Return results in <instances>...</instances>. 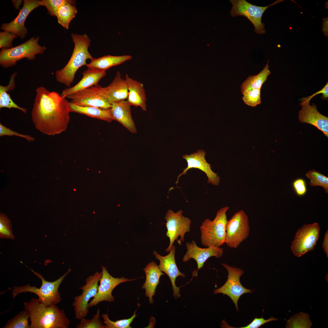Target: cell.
Listing matches in <instances>:
<instances>
[{
  "instance_id": "obj_9",
  "label": "cell",
  "mask_w": 328,
  "mask_h": 328,
  "mask_svg": "<svg viewBox=\"0 0 328 328\" xmlns=\"http://www.w3.org/2000/svg\"><path fill=\"white\" fill-rule=\"evenodd\" d=\"M183 211L179 210L174 213L169 210L166 213L165 218L166 221V226L167 231V236L169 239V244L165 250L167 252L170 251L175 240L179 245L184 241L185 234L190 231V219L183 216Z\"/></svg>"
},
{
  "instance_id": "obj_15",
  "label": "cell",
  "mask_w": 328,
  "mask_h": 328,
  "mask_svg": "<svg viewBox=\"0 0 328 328\" xmlns=\"http://www.w3.org/2000/svg\"><path fill=\"white\" fill-rule=\"evenodd\" d=\"M206 152L203 150H198L196 152L192 153L190 155L186 154L182 156L187 163V166L183 169V172L177 176L176 183H178L179 177L182 175H186L187 172L192 168L199 169L206 174L208 178L207 183L214 186H217L220 183V177L217 174L211 170L210 164L208 163L205 158Z\"/></svg>"
},
{
  "instance_id": "obj_25",
  "label": "cell",
  "mask_w": 328,
  "mask_h": 328,
  "mask_svg": "<svg viewBox=\"0 0 328 328\" xmlns=\"http://www.w3.org/2000/svg\"><path fill=\"white\" fill-rule=\"evenodd\" d=\"M132 58L130 55L113 56H105L98 58L93 57L86 66L88 70L98 72H105L109 68L120 64Z\"/></svg>"
},
{
  "instance_id": "obj_26",
  "label": "cell",
  "mask_w": 328,
  "mask_h": 328,
  "mask_svg": "<svg viewBox=\"0 0 328 328\" xmlns=\"http://www.w3.org/2000/svg\"><path fill=\"white\" fill-rule=\"evenodd\" d=\"M69 105L71 112L83 114L108 122H110L114 120L111 115V108L104 109L94 107L80 106L70 102H69Z\"/></svg>"
},
{
  "instance_id": "obj_42",
  "label": "cell",
  "mask_w": 328,
  "mask_h": 328,
  "mask_svg": "<svg viewBox=\"0 0 328 328\" xmlns=\"http://www.w3.org/2000/svg\"><path fill=\"white\" fill-rule=\"evenodd\" d=\"M328 231L327 230L325 233L324 237V240L323 242L322 247L323 248L326 255L327 257L328 256Z\"/></svg>"
},
{
  "instance_id": "obj_35",
  "label": "cell",
  "mask_w": 328,
  "mask_h": 328,
  "mask_svg": "<svg viewBox=\"0 0 328 328\" xmlns=\"http://www.w3.org/2000/svg\"><path fill=\"white\" fill-rule=\"evenodd\" d=\"M77 328H104L102 320L100 319V310L98 308L97 313L94 315L91 319H86L83 318L80 319V323L77 325Z\"/></svg>"
},
{
  "instance_id": "obj_27",
  "label": "cell",
  "mask_w": 328,
  "mask_h": 328,
  "mask_svg": "<svg viewBox=\"0 0 328 328\" xmlns=\"http://www.w3.org/2000/svg\"><path fill=\"white\" fill-rule=\"evenodd\" d=\"M268 62L269 61L263 69L258 74L249 76L243 82L241 86L242 94L252 90L261 88L268 77L271 74L269 69Z\"/></svg>"
},
{
  "instance_id": "obj_3",
  "label": "cell",
  "mask_w": 328,
  "mask_h": 328,
  "mask_svg": "<svg viewBox=\"0 0 328 328\" xmlns=\"http://www.w3.org/2000/svg\"><path fill=\"white\" fill-rule=\"evenodd\" d=\"M71 36L74 45L72 54L66 65L56 72L57 81L68 87L73 83L78 69L86 66L87 59L93 58L88 50L91 40L87 35L72 33Z\"/></svg>"
},
{
  "instance_id": "obj_6",
  "label": "cell",
  "mask_w": 328,
  "mask_h": 328,
  "mask_svg": "<svg viewBox=\"0 0 328 328\" xmlns=\"http://www.w3.org/2000/svg\"><path fill=\"white\" fill-rule=\"evenodd\" d=\"M39 36L32 37L25 42L9 49H2L0 52V65L4 68L12 67L17 61L26 58L29 60L35 59L36 56L43 53L46 48L38 43Z\"/></svg>"
},
{
  "instance_id": "obj_36",
  "label": "cell",
  "mask_w": 328,
  "mask_h": 328,
  "mask_svg": "<svg viewBox=\"0 0 328 328\" xmlns=\"http://www.w3.org/2000/svg\"><path fill=\"white\" fill-rule=\"evenodd\" d=\"M261 89H255L244 94L242 99L244 104L255 107L261 103Z\"/></svg>"
},
{
  "instance_id": "obj_20",
  "label": "cell",
  "mask_w": 328,
  "mask_h": 328,
  "mask_svg": "<svg viewBox=\"0 0 328 328\" xmlns=\"http://www.w3.org/2000/svg\"><path fill=\"white\" fill-rule=\"evenodd\" d=\"M131 106L127 100L113 103L111 114L114 120L120 123L132 133H136L137 129L132 117Z\"/></svg>"
},
{
  "instance_id": "obj_17",
  "label": "cell",
  "mask_w": 328,
  "mask_h": 328,
  "mask_svg": "<svg viewBox=\"0 0 328 328\" xmlns=\"http://www.w3.org/2000/svg\"><path fill=\"white\" fill-rule=\"evenodd\" d=\"M176 248L173 245L169 253L165 256H162L154 251L153 254L156 259L159 260L160 263L158 266L161 271L169 277L172 284L173 291V296L175 299L181 297L179 293L180 287H177L175 284L176 278L178 276L185 277V274L181 272L176 265L175 259Z\"/></svg>"
},
{
  "instance_id": "obj_21",
  "label": "cell",
  "mask_w": 328,
  "mask_h": 328,
  "mask_svg": "<svg viewBox=\"0 0 328 328\" xmlns=\"http://www.w3.org/2000/svg\"><path fill=\"white\" fill-rule=\"evenodd\" d=\"M105 97L111 104L127 98L128 90L125 79H122L119 71L117 72L111 83L104 87Z\"/></svg>"
},
{
  "instance_id": "obj_16",
  "label": "cell",
  "mask_w": 328,
  "mask_h": 328,
  "mask_svg": "<svg viewBox=\"0 0 328 328\" xmlns=\"http://www.w3.org/2000/svg\"><path fill=\"white\" fill-rule=\"evenodd\" d=\"M40 5L39 0H24L23 6L17 17L9 23L1 24V29L15 33L21 39H24L28 33L25 26L26 19L32 10Z\"/></svg>"
},
{
  "instance_id": "obj_7",
  "label": "cell",
  "mask_w": 328,
  "mask_h": 328,
  "mask_svg": "<svg viewBox=\"0 0 328 328\" xmlns=\"http://www.w3.org/2000/svg\"><path fill=\"white\" fill-rule=\"evenodd\" d=\"M225 243L229 247L236 248L249 236L250 233L248 217L242 210L236 212L226 226Z\"/></svg>"
},
{
  "instance_id": "obj_18",
  "label": "cell",
  "mask_w": 328,
  "mask_h": 328,
  "mask_svg": "<svg viewBox=\"0 0 328 328\" xmlns=\"http://www.w3.org/2000/svg\"><path fill=\"white\" fill-rule=\"evenodd\" d=\"M186 245L187 251L183 256V261L186 262L192 258L196 261L197 269L193 273L194 276H197L199 270L203 268L204 263L209 258L213 256L220 258L223 253V248L213 247L201 248L198 247L193 240L191 243L187 242Z\"/></svg>"
},
{
  "instance_id": "obj_41",
  "label": "cell",
  "mask_w": 328,
  "mask_h": 328,
  "mask_svg": "<svg viewBox=\"0 0 328 328\" xmlns=\"http://www.w3.org/2000/svg\"><path fill=\"white\" fill-rule=\"evenodd\" d=\"M278 320V319L271 317L270 318L265 319L263 317L261 318H255L247 326H244L238 327L239 328H258L267 323L273 321Z\"/></svg>"
},
{
  "instance_id": "obj_8",
  "label": "cell",
  "mask_w": 328,
  "mask_h": 328,
  "mask_svg": "<svg viewBox=\"0 0 328 328\" xmlns=\"http://www.w3.org/2000/svg\"><path fill=\"white\" fill-rule=\"evenodd\" d=\"M278 0L271 4L265 7L253 5L245 0H231L233 6L230 12L231 16H244L247 18L255 27V31L258 34L265 33V24L261 22L263 14L269 7L284 1Z\"/></svg>"
},
{
  "instance_id": "obj_1",
  "label": "cell",
  "mask_w": 328,
  "mask_h": 328,
  "mask_svg": "<svg viewBox=\"0 0 328 328\" xmlns=\"http://www.w3.org/2000/svg\"><path fill=\"white\" fill-rule=\"evenodd\" d=\"M31 114L36 128L43 134L54 136L65 131L71 112L66 97L50 92L43 86L36 90Z\"/></svg>"
},
{
  "instance_id": "obj_13",
  "label": "cell",
  "mask_w": 328,
  "mask_h": 328,
  "mask_svg": "<svg viewBox=\"0 0 328 328\" xmlns=\"http://www.w3.org/2000/svg\"><path fill=\"white\" fill-rule=\"evenodd\" d=\"M222 264L228 272V278L222 286L214 291V293H222L224 295L228 296L234 303L236 310L238 311L237 302L240 297L245 293H251L253 292L244 287L240 282V277L244 273L243 269L230 266L225 263Z\"/></svg>"
},
{
  "instance_id": "obj_37",
  "label": "cell",
  "mask_w": 328,
  "mask_h": 328,
  "mask_svg": "<svg viewBox=\"0 0 328 328\" xmlns=\"http://www.w3.org/2000/svg\"><path fill=\"white\" fill-rule=\"evenodd\" d=\"M18 36L15 33L6 31L0 32V48L8 49L12 48V42Z\"/></svg>"
},
{
  "instance_id": "obj_11",
  "label": "cell",
  "mask_w": 328,
  "mask_h": 328,
  "mask_svg": "<svg viewBox=\"0 0 328 328\" xmlns=\"http://www.w3.org/2000/svg\"><path fill=\"white\" fill-rule=\"evenodd\" d=\"M102 276V272H96L86 279V284L79 288L82 290V294L74 297L72 305L74 307L75 318L80 319L86 316L89 313L88 302L96 296L98 289V284Z\"/></svg>"
},
{
  "instance_id": "obj_10",
  "label": "cell",
  "mask_w": 328,
  "mask_h": 328,
  "mask_svg": "<svg viewBox=\"0 0 328 328\" xmlns=\"http://www.w3.org/2000/svg\"><path fill=\"white\" fill-rule=\"evenodd\" d=\"M320 227L317 223L304 224L297 231L291 245L294 255L299 257L313 250L318 239Z\"/></svg>"
},
{
  "instance_id": "obj_30",
  "label": "cell",
  "mask_w": 328,
  "mask_h": 328,
  "mask_svg": "<svg viewBox=\"0 0 328 328\" xmlns=\"http://www.w3.org/2000/svg\"><path fill=\"white\" fill-rule=\"evenodd\" d=\"M29 313L26 310L19 312L13 318L8 320L4 328H29L28 319Z\"/></svg>"
},
{
  "instance_id": "obj_33",
  "label": "cell",
  "mask_w": 328,
  "mask_h": 328,
  "mask_svg": "<svg viewBox=\"0 0 328 328\" xmlns=\"http://www.w3.org/2000/svg\"><path fill=\"white\" fill-rule=\"evenodd\" d=\"M75 1L69 0H42L40 1V5L45 7L48 13L51 16L56 17V13L58 8L66 3L73 5L75 4Z\"/></svg>"
},
{
  "instance_id": "obj_5",
  "label": "cell",
  "mask_w": 328,
  "mask_h": 328,
  "mask_svg": "<svg viewBox=\"0 0 328 328\" xmlns=\"http://www.w3.org/2000/svg\"><path fill=\"white\" fill-rule=\"evenodd\" d=\"M228 206L223 207L217 213L214 219H206L200 227L201 242L204 246L219 248L225 243L226 213Z\"/></svg>"
},
{
  "instance_id": "obj_4",
  "label": "cell",
  "mask_w": 328,
  "mask_h": 328,
  "mask_svg": "<svg viewBox=\"0 0 328 328\" xmlns=\"http://www.w3.org/2000/svg\"><path fill=\"white\" fill-rule=\"evenodd\" d=\"M29 269L41 279L42 284L41 287L38 288L35 286H31L29 284L19 287H14L12 291L13 298H15L20 293L30 292L38 296L39 302L47 306L59 303L61 298L58 291L59 287L66 276L71 271V269L69 268L64 275L52 282L46 281L41 274Z\"/></svg>"
},
{
  "instance_id": "obj_43",
  "label": "cell",
  "mask_w": 328,
  "mask_h": 328,
  "mask_svg": "<svg viewBox=\"0 0 328 328\" xmlns=\"http://www.w3.org/2000/svg\"><path fill=\"white\" fill-rule=\"evenodd\" d=\"M15 9H19V6L22 2V0H12Z\"/></svg>"
},
{
  "instance_id": "obj_24",
  "label": "cell",
  "mask_w": 328,
  "mask_h": 328,
  "mask_svg": "<svg viewBox=\"0 0 328 328\" xmlns=\"http://www.w3.org/2000/svg\"><path fill=\"white\" fill-rule=\"evenodd\" d=\"M106 74V72H98L87 69L82 73V78L78 83L72 87L65 88L61 95L67 98L68 96L77 92L97 85Z\"/></svg>"
},
{
  "instance_id": "obj_31",
  "label": "cell",
  "mask_w": 328,
  "mask_h": 328,
  "mask_svg": "<svg viewBox=\"0 0 328 328\" xmlns=\"http://www.w3.org/2000/svg\"><path fill=\"white\" fill-rule=\"evenodd\" d=\"M305 176L310 179L309 184L312 186H320L328 193V178L315 170H309Z\"/></svg>"
},
{
  "instance_id": "obj_12",
  "label": "cell",
  "mask_w": 328,
  "mask_h": 328,
  "mask_svg": "<svg viewBox=\"0 0 328 328\" xmlns=\"http://www.w3.org/2000/svg\"><path fill=\"white\" fill-rule=\"evenodd\" d=\"M70 103L82 107L110 108L111 104L104 94V87L97 84L68 96Z\"/></svg>"
},
{
  "instance_id": "obj_39",
  "label": "cell",
  "mask_w": 328,
  "mask_h": 328,
  "mask_svg": "<svg viewBox=\"0 0 328 328\" xmlns=\"http://www.w3.org/2000/svg\"><path fill=\"white\" fill-rule=\"evenodd\" d=\"M292 186L298 195L302 196L306 193L307 191L306 184L303 179L299 178L296 179L293 182Z\"/></svg>"
},
{
  "instance_id": "obj_14",
  "label": "cell",
  "mask_w": 328,
  "mask_h": 328,
  "mask_svg": "<svg viewBox=\"0 0 328 328\" xmlns=\"http://www.w3.org/2000/svg\"><path fill=\"white\" fill-rule=\"evenodd\" d=\"M102 276L100 280L97 292L93 299L89 303V308L95 306L99 303L106 301L111 302L114 301L112 294L114 289L122 283L132 281L138 279H128L123 277L121 278H114L108 272L106 268L102 266Z\"/></svg>"
},
{
  "instance_id": "obj_38",
  "label": "cell",
  "mask_w": 328,
  "mask_h": 328,
  "mask_svg": "<svg viewBox=\"0 0 328 328\" xmlns=\"http://www.w3.org/2000/svg\"><path fill=\"white\" fill-rule=\"evenodd\" d=\"M5 135L9 136L15 135L23 138L30 142L35 140V138L30 135L20 134L16 132L13 131L9 128H7L0 123V136H2Z\"/></svg>"
},
{
  "instance_id": "obj_34",
  "label": "cell",
  "mask_w": 328,
  "mask_h": 328,
  "mask_svg": "<svg viewBox=\"0 0 328 328\" xmlns=\"http://www.w3.org/2000/svg\"><path fill=\"white\" fill-rule=\"evenodd\" d=\"M0 237L12 240L14 239V236L12 230L11 222L4 214L0 213Z\"/></svg>"
},
{
  "instance_id": "obj_29",
  "label": "cell",
  "mask_w": 328,
  "mask_h": 328,
  "mask_svg": "<svg viewBox=\"0 0 328 328\" xmlns=\"http://www.w3.org/2000/svg\"><path fill=\"white\" fill-rule=\"evenodd\" d=\"M77 13V9L74 5L68 3L64 4L57 11L58 22L64 28L68 29L70 22L75 17Z\"/></svg>"
},
{
  "instance_id": "obj_32",
  "label": "cell",
  "mask_w": 328,
  "mask_h": 328,
  "mask_svg": "<svg viewBox=\"0 0 328 328\" xmlns=\"http://www.w3.org/2000/svg\"><path fill=\"white\" fill-rule=\"evenodd\" d=\"M137 309L134 312V314L130 318L118 320L115 321L111 320L108 318V314H102V318L104 320V328H131L130 325L133 319L137 316L136 312Z\"/></svg>"
},
{
  "instance_id": "obj_23",
  "label": "cell",
  "mask_w": 328,
  "mask_h": 328,
  "mask_svg": "<svg viewBox=\"0 0 328 328\" xmlns=\"http://www.w3.org/2000/svg\"><path fill=\"white\" fill-rule=\"evenodd\" d=\"M125 80L128 90L127 101L131 105L139 107L143 111H146L147 98L143 84L130 77L127 74Z\"/></svg>"
},
{
  "instance_id": "obj_40",
  "label": "cell",
  "mask_w": 328,
  "mask_h": 328,
  "mask_svg": "<svg viewBox=\"0 0 328 328\" xmlns=\"http://www.w3.org/2000/svg\"><path fill=\"white\" fill-rule=\"evenodd\" d=\"M320 94H323L321 96L322 99L327 100L328 98V82H327L325 85L320 91L316 92L312 95L302 99V102L300 104L301 106L309 104L310 100L315 96Z\"/></svg>"
},
{
  "instance_id": "obj_22",
  "label": "cell",
  "mask_w": 328,
  "mask_h": 328,
  "mask_svg": "<svg viewBox=\"0 0 328 328\" xmlns=\"http://www.w3.org/2000/svg\"><path fill=\"white\" fill-rule=\"evenodd\" d=\"M146 275L145 282L142 287L145 290V296L149 298V303L153 304V296L155 295L156 287L161 276L165 275L156 263L152 261L143 269Z\"/></svg>"
},
{
  "instance_id": "obj_19",
  "label": "cell",
  "mask_w": 328,
  "mask_h": 328,
  "mask_svg": "<svg viewBox=\"0 0 328 328\" xmlns=\"http://www.w3.org/2000/svg\"><path fill=\"white\" fill-rule=\"evenodd\" d=\"M299 113V118L301 123L309 124L316 127L328 137V118L320 114L317 106L313 103L302 106Z\"/></svg>"
},
{
  "instance_id": "obj_28",
  "label": "cell",
  "mask_w": 328,
  "mask_h": 328,
  "mask_svg": "<svg viewBox=\"0 0 328 328\" xmlns=\"http://www.w3.org/2000/svg\"><path fill=\"white\" fill-rule=\"evenodd\" d=\"M17 72L12 74L10 77L9 84L6 86L0 85V108H3L9 109L14 108L21 110L24 113L27 112L26 108L18 106L12 100L7 92L13 91L15 87V78Z\"/></svg>"
},
{
  "instance_id": "obj_2",
  "label": "cell",
  "mask_w": 328,
  "mask_h": 328,
  "mask_svg": "<svg viewBox=\"0 0 328 328\" xmlns=\"http://www.w3.org/2000/svg\"><path fill=\"white\" fill-rule=\"evenodd\" d=\"M24 308L30 315V328H67L70 320L64 310L55 304L47 306L38 299L32 298L24 303Z\"/></svg>"
}]
</instances>
